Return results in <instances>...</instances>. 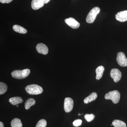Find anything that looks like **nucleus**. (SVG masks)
<instances>
[{
	"label": "nucleus",
	"instance_id": "1",
	"mask_svg": "<svg viewBox=\"0 0 127 127\" xmlns=\"http://www.w3.org/2000/svg\"><path fill=\"white\" fill-rule=\"evenodd\" d=\"M25 90L30 95H38L43 92V89L41 87L35 84L28 85L25 88Z\"/></svg>",
	"mask_w": 127,
	"mask_h": 127
},
{
	"label": "nucleus",
	"instance_id": "2",
	"mask_svg": "<svg viewBox=\"0 0 127 127\" xmlns=\"http://www.w3.org/2000/svg\"><path fill=\"white\" fill-rule=\"evenodd\" d=\"M31 71L29 69H25L24 70H16L12 72V76L16 79H23L27 77L30 75Z\"/></svg>",
	"mask_w": 127,
	"mask_h": 127
},
{
	"label": "nucleus",
	"instance_id": "3",
	"mask_svg": "<svg viewBox=\"0 0 127 127\" xmlns=\"http://www.w3.org/2000/svg\"><path fill=\"white\" fill-rule=\"evenodd\" d=\"M120 97V94L118 91H110L106 93L104 96V98L106 100H111L114 104L118 103Z\"/></svg>",
	"mask_w": 127,
	"mask_h": 127
},
{
	"label": "nucleus",
	"instance_id": "4",
	"mask_svg": "<svg viewBox=\"0 0 127 127\" xmlns=\"http://www.w3.org/2000/svg\"><path fill=\"white\" fill-rule=\"evenodd\" d=\"M100 9L99 7H95L93 8L87 16L86 20L87 22L89 23H93L97 16L100 13Z\"/></svg>",
	"mask_w": 127,
	"mask_h": 127
},
{
	"label": "nucleus",
	"instance_id": "5",
	"mask_svg": "<svg viewBox=\"0 0 127 127\" xmlns=\"http://www.w3.org/2000/svg\"><path fill=\"white\" fill-rule=\"evenodd\" d=\"M117 61L119 65L121 66H127V58L123 52H120L118 53Z\"/></svg>",
	"mask_w": 127,
	"mask_h": 127
},
{
	"label": "nucleus",
	"instance_id": "6",
	"mask_svg": "<svg viewBox=\"0 0 127 127\" xmlns=\"http://www.w3.org/2000/svg\"><path fill=\"white\" fill-rule=\"evenodd\" d=\"M73 100L70 97L66 98L64 100V109L65 112L66 113L70 112L72 110L73 108Z\"/></svg>",
	"mask_w": 127,
	"mask_h": 127
},
{
	"label": "nucleus",
	"instance_id": "7",
	"mask_svg": "<svg viewBox=\"0 0 127 127\" xmlns=\"http://www.w3.org/2000/svg\"><path fill=\"white\" fill-rule=\"evenodd\" d=\"M110 75L111 78L113 79L114 81L116 83L119 81L122 76V73L117 68L112 69L110 72Z\"/></svg>",
	"mask_w": 127,
	"mask_h": 127
},
{
	"label": "nucleus",
	"instance_id": "8",
	"mask_svg": "<svg viewBox=\"0 0 127 127\" xmlns=\"http://www.w3.org/2000/svg\"><path fill=\"white\" fill-rule=\"evenodd\" d=\"M65 22L73 29H77L80 26L79 22L72 17L66 18L65 20Z\"/></svg>",
	"mask_w": 127,
	"mask_h": 127
},
{
	"label": "nucleus",
	"instance_id": "9",
	"mask_svg": "<svg viewBox=\"0 0 127 127\" xmlns=\"http://www.w3.org/2000/svg\"><path fill=\"white\" fill-rule=\"evenodd\" d=\"M36 49L37 52L40 54L46 55L48 53V49L47 47L43 43H40L37 44Z\"/></svg>",
	"mask_w": 127,
	"mask_h": 127
},
{
	"label": "nucleus",
	"instance_id": "10",
	"mask_svg": "<svg viewBox=\"0 0 127 127\" xmlns=\"http://www.w3.org/2000/svg\"><path fill=\"white\" fill-rule=\"evenodd\" d=\"M116 18L117 20L120 22H124L127 21V10L120 11L116 15Z\"/></svg>",
	"mask_w": 127,
	"mask_h": 127
},
{
	"label": "nucleus",
	"instance_id": "11",
	"mask_svg": "<svg viewBox=\"0 0 127 127\" xmlns=\"http://www.w3.org/2000/svg\"><path fill=\"white\" fill-rule=\"evenodd\" d=\"M44 3L42 0H32V7L33 10H38L43 7Z\"/></svg>",
	"mask_w": 127,
	"mask_h": 127
},
{
	"label": "nucleus",
	"instance_id": "12",
	"mask_svg": "<svg viewBox=\"0 0 127 127\" xmlns=\"http://www.w3.org/2000/svg\"><path fill=\"white\" fill-rule=\"evenodd\" d=\"M104 70V67L103 66H99L96 68V78L97 80H99L101 78Z\"/></svg>",
	"mask_w": 127,
	"mask_h": 127
},
{
	"label": "nucleus",
	"instance_id": "13",
	"mask_svg": "<svg viewBox=\"0 0 127 127\" xmlns=\"http://www.w3.org/2000/svg\"><path fill=\"white\" fill-rule=\"evenodd\" d=\"M9 102L12 105H17L23 102V99L21 97H14L9 99Z\"/></svg>",
	"mask_w": 127,
	"mask_h": 127
},
{
	"label": "nucleus",
	"instance_id": "14",
	"mask_svg": "<svg viewBox=\"0 0 127 127\" xmlns=\"http://www.w3.org/2000/svg\"><path fill=\"white\" fill-rule=\"evenodd\" d=\"M97 97V95L96 93H92L89 96L84 99V102L85 104H88L89 103L91 102L96 100Z\"/></svg>",
	"mask_w": 127,
	"mask_h": 127
},
{
	"label": "nucleus",
	"instance_id": "15",
	"mask_svg": "<svg viewBox=\"0 0 127 127\" xmlns=\"http://www.w3.org/2000/svg\"><path fill=\"white\" fill-rule=\"evenodd\" d=\"M13 29L15 32L21 34H26L27 32V30L24 28L18 25H14Z\"/></svg>",
	"mask_w": 127,
	"mask_h": 127
},
{
	"label": "nucleus",
	"instance_id": "16",
	"mask_svg": "<svg viewBox=\"0 0 127 127\" xmlns=\"http://www.w3.org/2000/svg\"><path fill=\"white\" fill-rule=\"evenodd\" d=\"M36 102L35 100L32 98H29L26 101L25 103V109H29L32 106L35 104Z\"/></svg>",
	"mask_w": 127,
	"mask_h": 127
},
{
	"label": "nucleus",
	"instance_id": "17",
	"mask_svg": "<svg viewBox=\"0 0 127 127\" xmlns=\"http://www.w3.org/2000/svg\"><path fill=\"white\" fill-rule=\"evenodd\" d=\"M11 127H22V124L20 119L18 118H15L13 119L11 123Z\"/></svg>",
	"mask_w": 127,
	"mask_h": 127
},
{
	"label": "nucleus",
	"instance_id": "18",
	"mask_svg": "<svg viewBox=\"0 0 127 127\" xmlns=\"http://www.w3.org/2000/svg\"><path fill=\"white\" fill-rule=\"evenodd\" d=\"M113 125L115 127H126L127 125L124 122L119 120H114L112 122Z\"/></svg>",
	"mask_w": 127,
	"mask_h": 127
},
{
	"label": "nucleus",
	"instance_id": "19",
	"mask_svg": "<svg viewBox=\"0 0 127 127\" xmlns=\"http://www.w3.org/2000/svg\"><path fill=\"white\" fill-rule=\"evenodd\" d=\"M7 89V85L2 82H0V94L2 95L6 92Z\"/></svg>",
	"mask_w": 127,
	"mask_h": 127
},
{
	"label": "nucleus",
	"instance_id": "20",
	"mask_svg": "<svg viewBox=\"0 0 127 127\" xmlns=\"http://www.w3.org/2000/svg\"><path fill=\"white\" fill-rule=\"evenodd\" d=\"M46 121L45 119H42L39 120L35 127H46Z\"/></svg>",
	"mask_w": 127,
	"mask_h": 127
},
{
	"label": "nucleus",
	"instance_id": "21",
	"mask_svg": "<svg viewBox=\"0 0 127 127\" xmlns=\"http://www.w3.org/2000/svg\"><path fill=\"white\" fill-rule=\"evenodd\" d=\"M95 116L93 114H86L84 116V118L88 122H91L93 121L95 118Z\"/></svg>",
	"mask_w": 127,
	"mask_h": 127
},
{
	"label": "nucleus",
	"instance_id": "22",
	"mask_svg": "<svg viewBox=\"0 0 127 127\" xmlns=\"http://www.w3.org/2000/svg\"><path fill=\"white\" fill-rule=\"evenodd\" d=\"M82 120L81 119H77L75 120L73 123V125L74 127H78L81 125Z\"/></svg>",
	"mask_w": 127,
	"mask_h": 127
},
{
	"label": "nucleus",
	"instance_id": "23",
	"mask_svg": "<svg viewBox=\"0 0 127 127\" xmlns=\"http://www.w3.org/2000/svg\"><path fill=\"white\" fill-rule=\"evenodd\" d=\"M13 0H0V2L2 3H9Z\"/></svg>",
	"mask_w": 127,
	"mask_h": 127
},
{
	"label": "nucleus",
	"instance_id": "24",
	"mask_svg": "<svg viewBox=\"0 0 127 127\" xmlns=\"http://www.w3.org/2000/svg\"><path fill=\"white\" fill-rule=\"evenodd\" d=\"M42 0L43 1L44 4H47L50 1V0Z\"/></svg>",
	"mask_w": 127,
	"mask_h": 127
},
{
	"label": "nucleus",
	"instance_id": "25",
	"mask_svg": "<svg viewBox=\"0 0 127 127\" xmlns=\"http://www.w3.org/2000/svg\"><path fill=\"white\" fill-rule=\"evenodd\" d=\"M0 127H4V124L2 122H0Z\"/></svg>",
	"mask_w": 127,
	"mask_h": 127
},
{
	"label": "nucleus",
	"instance_id": "26",
	"mask_svg": "<svg viewBox=\"0 0 127 127\" xmlns=\"http://www.w3.org/2000/svg\"><path fill=\"white\" fill-rule=\"evenodd\" d=\"M17 107H18V105H17Z\"/></svg>",
	"mask_w": 127,
	"mask_h": 127
}]
</instances>
